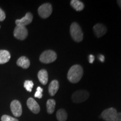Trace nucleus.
I'll return each instance as SVG.
<instances>
[{"label": "nucleus", "mask_w": 121, "mask_h": 121, "mask_svg": "<svg viewBox=\"0 0 121 121\" xmlns=\"http://www.w3.org/2000/svg\"><path fill=\"white\" fill-rule=\"evenodd\" d=\"M83 76V69L80 65H73L70 68L67 73V78L71 83H78Z\"/></svg>", "instance_id": "obj_1"}, {"label": "nucleus", "mask_w": 121, "mask_h": 121, "mask_svg": "<svg viewBox=\"0 0 121 121\" xmlns=\"http://www.w3.org/2000/svg\"><path fill=\"white\" fill-rule=\"evenodd\" d=\"M117 110L114 108H110L104 110L101 114V117L105 121H114L117 115Z\"/></svg>", "instance_id": "obj_6"}, {"label": "nucleus", "mask_w": 121, "mask_h": 121, "mask_svg": "<svg viewBox=\"0 0 121 121\" xmlns=\"http://www.w3.org/2000/svg\"><path fill=\"white\" fill-rule=\"evenodd\" d=\"M38 78L42 84L46 85L48 81V72L45 69H41L38 73Z\"/></svg>", "instance_id": "obj_12"}, {"label": "nucleus", "mask_w": 121, "mask_h": 121, "mask_svg": "<svg viewBox=\"0 0 121 121\" xmlns=\"http://www.w3.org/2000/svg\"><path fill=\"white\" fill-rule=\"evenodd\" d=\"M11 55L9 51L6 50H0V64H4L9 61Z\"/></svg>", "instance_id": "obj_15"}, {"label": "nucleus", "mask_w": 121, "mask_h": 121, "mask_svg": "<svg viewBox=\"0 0 121 121\" xmlns=\"http://www.w3.org/2000/svg\"><path fill=\"white\" fill-rule=\"evenodd\" d=\"M89 93L86 90H78L72 95V100L76 103H80L84 102L88 99Z\"/></svg>", "instance_id": "obj_4"}, {"label": "nucleus", "mask_w": 121, "mask_h": 121, "mask_svg": "<svg viewBox=\"0 0 121 121\" xmlns=\"http://www.w3.org/2000/svg\"><path fill=\"white\" fill-rule=\"evenodd\" d=\"M70 34L72 39L76 42L83 40V33L81 27L76 22H73L70 26Z\"/></svg>", "instance_id": "obj_2"}, {"label": "nucleus", "mask_w": 121, "mask_h": 121, "mask_svg": "<svg viewBox=\"0 0 121 121\" xmlns=\"http://www.w3.org/2000/svg\"><path fill=\"white\" fill-rule=\"evenodd\" d=\"M1 121H19L17 119L15 118L11 117V116H7V115H4L1 117Z\"/></svg>", "instance_id": "obj_21"}, {"label": "nucleus", "mask_w": 121, "mask_h": 121, "mask_svg": "<svg viewBox=\"0 0 121 121\" xmlns=\"http://www.w3.org/2000/svg\"><path fill=\"white\" fill-rule=\"evenodd\" d=\"M98 58H99V60H100L101 62H104V60H105V57H104L103 55H102V54H100V55H99V56H98Z\"/></svg>", "instance_id": "obj_25"}, {"label": "nucleus", "mask_w": 121, "mask_h": 121, "mask_svg": "<svg viewBox=\"0 0 121 121\" xmlns=\"http://www.w3.org/2000/svg\"><path fill=\"white\" fill-rule=\"evenodd\" d=\"M95 60L94 56L92 54H90V56H89V62L90 63H93L94 62V60Z\"/></svg>", "instance_id": "obj_23"}, {"label": "nucleus", "mask_w": 121, "mask_h": 121, "mask_svg": "<svg viewBox=\"0 0 121 121\" xmlns=\"http://www.w3.org/2000/svg\"><path fill=\"white\" fill-rule=\"evenodd\" d=\"M56 102L54 99H49L47 102V110L49 114H52L55 109Z\"/></svg>", "instance_id": "obj_18"}, {"label": "nucleus", "mask_w": 121, "mask_h": 121, "mask_svg": "<svg viewBox=\"0 0 121 121\" xmlns=\"http://www.w3.org/2000/svg\"><path fill=\"white\" fill-rule=\"evenodd\" d=\"M43 89L40 87V86H38L37 89V91L35 92L34 94V96L35 98H39V99H41L43 96V94H42V92H43Z\"/></svg>", "instance_id": "obj_20"}, {"label": "nucleus", "mask_w": 121, "mask_h": 121, "mask_svg": "<svg viewBox=\"0 0 121 121\" xmlns=\"http://www.w3.org/2000/svg\"><path fill=\"white\" fill-rule=\"evenodd\" d=\"M56 116L58 121H66L67 118V113L65 109H60L57 111Z\"/></svg>", "instance_id": "obj_17"}, {"label": "nucleus", "mask_w": 121, "mask_h": 121, "mask_svg": "<svg viewBox=\"0 0 121 121\" xmlns=\"http://www.w3.org/2000/svg\"><path fill=\"white\" fill-rule=\"evenodd\" d=\"M114 121H121V113H118L116 118Z\"/></svg>", "instance_id": "obj_24"}, {"label": "nucleus", "mask_w": 121, "mask_h": 121, "mask_svg": "<svg viewBox=\"0 0 121 121\" xmlns=\"http://www.w3.org/2000/svg\"><path fill=\"white\" fill-rule=\"evenodd\" d=\"M71 5L77 11H81L84 8V4L78 0H72L70 2Z\"/></svg>", "instance_id": "obj_16"}, {"label": "nucleus", "mask_w": 121, "mask_h": 121, "mask_svg": "<svg viewBox=\"0 0 121 121\" xmlns=\"http://www.w3.org/2000/svg\"><path fill=\"white\" fill-rule=\"evenodd\" d=\"M59 89V83L58 81L56 80H53L50 83L49 87H48V91H49V94L51 96H54L57 93V91Z\"/></svg>", "instance_id": "obj_13"}, {"label": "nucleus", "mask_w": 121, "mask_h": 121, "mask_svg": "<svg viewBox=\"0 0 121 121\" xmlns=\"http://www.w3.org/2000/svg\"><path fill=\"white\" fill-rule=\"evenodd\" d=\"M10 108L13 116L16 117H19L22 114V104L19 101L13 100L10 104Z\"/></svg>", "instance_id": "obj_8"}, {"label": "nucleus", "mask_w": 121, "mask_h": 121, "mask_svg": "<svg viewBox=\"0 0 121 121\" xmlns=\"http://www.w3.org/2000/svg\"><path fill=\"white\" fill-rule=\"evenodd\" d=\"M94 32L96 37L100 38L103 37L107 33V29L102 24H97L94 25L93 28Z\"/></svg>", "instance_id": "obj_11"}, {"label": "nucleus", "mask_w": 121, "mask_h": 121, "mask_svg": "<svg viewBox=\"0 0 121 121\" xmlns=\"http://www.w3.org/2000/svg\"><path fill=\"white\" fill-rule=\"evenodd\" d=\"M0 28H1V26H0Z\"/></svg>", "instance_id": "obj_27"}, {"label": "nucleus", "mask_w": 121, "mask_h": 121, "mask_svg": "<svg viewBox=\"0 0 121 121\" xmlns=\"http://www.w3.org/2000/svg\"><path fill=\"white\" fill-rule=\"evenodd\" d=\"M27 106L29 109L35 114H38L40 112L39 104L32 98H29L27 100Z\"/></svg>", "instance_id": "obj_10"}, {"label": "nucleus", "mask_w": 121, "mask_h": 121, "mask_svg": "<svg viewBox=\"0 0 121 121\" xmlns=\"http://www.w3.org/2000/svg\"><path fill=\"white\" fill-rule=\"evenodd\" d=\"M52 13V6L49 3L44 4L38 9L39 15L43 19L49 17Z\"/></svg>", "instance_id": "obj_5"}, {"label": "nucleus", "mask_w": 121, "mask_h": 121, "mask_svg": "<svg viewBox=\"0 0 121 121\" xmlns=\"http://www.w3.org/2000/svg\"><path fill=\"white\" fill-rule=\"evenodd\" d=\"M33 19V16L30 13H27L21 19H17L15 21V23L16 26H25L29 25L32 22Z\"/></svg>", "instance_id": "obj_9"}, {"label": "nucleus", "mask_w": 121, "mask_h": 121, "mask_svg": "<svg viewBox=\"0 0 121 121\" xmlns=\"http://www.w3.org/2000/svg\"><path fill=\"white\" fill-rule=\"evenodd\" d=\"M6 18V14L0 8V22H3Z\"/></svg>", "instance_id": "obj_22"}, {"label": "nucleus", "mask_w": 121, "mask_h": 121, "mask_svg": "<svg viewBox=\"0 0 121 121\" xmlns=\"http://www.w3.org/2000/svg\"><path fill=\"white\" fill-rule=\"evenodd\" d=\"M13 35L16 39L22 40L25 39L28 35V31L26 27L16 26L13 31Z\"/></svg>", "instance_id": "obj_7"}, {"label": "nucleus", "mask_w": 121, "mask_h": 121, "mask_svg": "<svg viewBox=\"0 0 121 121\" xmlns=\"http://www.w3.org/2000/svg\"><path fill=\"white\" fill-rule=\"evenodd\" d=\"M57 57V54L55 52L52 50H47V51H44L40 54L39 60L42 63H50L55 61Z\"/></svg>", "instance_id": "obj_3"}, {"label": "nucleus", "mask_w": 121, "mask_h": 121, "mask_svg": "<svg viewBox=\"0 0 121 121\" xmlns=\"http://www.w3.org/2000/svg\"><path fill=\"white\" fill-rule=\"evenodd\" d=\"M117 3L118 4L119 6L120 7V8L121 9V0H118V1H117Z\"/></svg>", "instance_id": "obj_26"}, {"label": "nucleus", "mask_w": 121, "mask_h": 121, "mask_svg": "<svg viewBox=\"0 0 121 121\" xmlns=\"http://www.w3.org/2000/svg\"><path fill=\"white\" fill-rule=\"evenodd\" d=\"M17 65L22 67L24 69H27L30 66V60L27 57L22 56L18 59L17 60Z\"/></svg>", "instance_id": "obj_14"}, {"label": "nucleus", "mask_w": 121, "mask_h": 121, "mask_svg": "<svg viewBox=\"0 0 121 121\" xmlns=\"http://www.w3.org/2000/svg\"><path fill=\"white\" fill-rule=\"evenodd\" d=\"M33 86H34V83L31 80H26L24 82V86L29 92H31L32 91Z\"/></svg>", "instance_id": "obj_19"}]
</instances>
